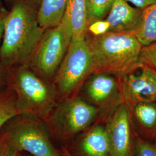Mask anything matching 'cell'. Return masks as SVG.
I'll use <instances>...</instances> for the list:
<instances>
[{
  "label": "cell",
  "instance_id": "obj_1",
  "mask_svg": "<svg viewBox=\"0 0 156 156\" xmlns=\"http://www.w3.org/2000/svg\"><path fill=\"white\" fill-rule=\"evenodd\" d=\"M6 16L0 46V63L9 69L27 64L44 30L38 22L41 0H6Z\"/></svg>",
  "mask_w": 156,
  "mask_h": 156
},
{
  "label": "cell",
  "instance_id": "obj_2",
  "mask_svg": "<svg viewBox=\"0 0 156 156\" xmlns=\"http://www.w3.org/2000/svg\"><path fill=\"white\" fill-rule=\"evenodd\" d=\"M93 59L92 74L104 73L120 78L137 66L143 46L133 33L108 31L99 36L87 34Z\"/></svg>",
  "mask_w": 156,
  "mask_h": 156
},
{
  "label": "cell",
  "instance_id": "obj_3",
  "mask_svg": "<svg viewBox=\"0 0 156 156\" xmlns=\"http://www.w3.org/2000/svg\"><path fill=\"white\" fill-rule=\"evenodd\" d=\"M8 73L18 115L32 114L46 122L58 101L53 82L39 76L28 64L11 68Z\"/></svg>",
  "mask_w": 156,
  "mask_h": 156
},
{
  "label": "cell",
  "instance_id": "obj_4",
  "mask_svg": "<svg viewBox=\"0 0 156 156\" xmlns=\"http://www.w3.org/2000/svg\"><path fill=\"white\" fill-rule=\"evenodd\" d=\"M6 145L19 153L33 156H63L54 145L45 121L32 114H19L4 124L0 131Z\"/></svg>",
  "mask_w": 156,
  "mask_h": 156
},
{
  "label": "cell",
  "instance_id": "obj_5",
  "mask_svg": "<svg viewBox=\"0 0 156 156\" xmlns=\"http://www.w3.org/2000/svg\"><path fill=\"white\" fill-rule=\"evenodd\" d=\"M98 117L97 108L78 95L58 101L45 123L52 139L67 146Z\"/></svg>",
  "mask_w": 156,
  "mask_h": 156
},
{
  "label": "cell",
  "instance_id": "obj_6",
  "mask_svg": "<svg viewBox=\"0 0 156 156\" xmlns=\"http://www.w3.org/2000/svg\"><path fill=\"white\" fill-rule=\"evenodd\" d=\"M92 69L91 52L86 38L71 39L53 79L58 101L79 95L84 82L92 74Z\"/></svg>",
  "mask_w": 156,
  "mask_h": 156
},
{
  "label": "cell",
  "instance_id": "obj_7",
  "mask_svg": "<svg viewBox=\"0 0 156 156\" xmlns=\"http://www.w3.org/2000/svg\"><path fill=\"white\" fill-rule=\"evenodd\" d=\"M71 38V27L62 18L58 25L45 30L27 64L39 76L53 82Z\"/></svg>",
  "mask_w": 156,
  "mask_h": 156
},
{
  "label": "cell",
  "instance_id": "obj_8",
  "mask_svg": "<svg viewBox=\"0 0 156 156\" xmlns=\"http://www.w3.org/2000/svg\"><path fill=\"white\" fill-rule=\"evenodd\" d=\"M79 95L95 106L99 112L97 122H105L122 102L119 80L111 74H91L84 82Z\"/></svg>",
  "mask_w": 156,
  "mask_h": 156
},
{
  "label": "cell",
  "instance_id": "obj_9",
  "mask_svg": "<svg viewBox=\"0 0 156 156\" xmlns=\"http://www.w3.org/2000/svg\"><path fill=\"white\" fill-rule=\"evenodd\" d=\"M119 80L122 102L132 108L140 102H156V71L137 65Z\"/></svg>",
  "mask_w": 156,
  "mask_h": 156
},
{
  "label": "cell",
  "instance_id": "obj_10",
  "mask_svg": "<svg viewBox=\"0 0 156 156\" xmlns=\"http://www.w3.org/2000/svg\"><path fill=\"white\" fill-rule=\"evenodd\" d=\"M109 156H135L134 129L127 105L122 103L105 121Z\"/></svg>",
  "mask_w": 156,
  "mask_h": 156
},
{
  "label": "cell",
  "instance_id": "obj_11",
  "mask_svg": "<svg viewBox=\"0 0 156 156\" xmlns=\"http://www.w3.org/2000/svg\"><path fill=\"white\" fill-rule=\"evenodd\" d=\"M96 122L66 146L72 156H109L105 125Z\"/></svg>",
  "mask_w": 156,
  "mask_h": 156
},
{
  "label": "cell",
  "instance_id": "obj_12",
  "mask_svg": "<svg viewBox=\"0 0 156 156\" xmlns=\"http://www.w3.org/2000/svg\"><path fill=\"white\" fill-rule=\"evenodd\" d=\"M142 9L133 6L126 0H113L106 16L109 31L133 33L140 22Z\"/></svg>",
  "mask_w": 156,
  "mask_h": 156
},
{
  "label": "cell",
  "instance_id": "obj_13",
  "mask_svg": "<svg viewBox=\"0 0 156 156\" xmlns=\"http://www.w3.org/2000/svg\"><path fill=\"white\" fill-rule=\"evenodd\" d=\"M129 110L135 132L153 142L156 138V102H140Z\"/></svg>",
  "mask_w": 156,
  "mask_h": 156
},
{
  "label": "cell",
  "instance_id": "obj_14",
  "mask_svg": "<svg viewBox=\"0 0 156 156\" xmlns=\"http://www.w3.org/2000/svg\"><path fill=\"white\" fill-rule=\"evenodd\" d=\"M62 18L71 27V39L86 38L87 29L86 0H69Z\"/></svg>",
  "mask_w": 156,
  "mask_h": 156
},
{
  "label": "cell",
  "instance_id": "obj_15",
  "mask_svg": "<svg viewBox=\"0 0 156 156\" xmlns=\"http://www.w3.org/2000/svg\"><path fill=\"white\" fill-rule=\"evenodd\" d=\"M69 0H41L38 22L44 30L55 27L62 22Z\"/></svg>",
  "mask_w": 156,
  "mask_h": 156
},
{
  "label": "cell",
  "instance_id": "obj_16",
  "mask_svg": "<svg viewBox=\"0 0 156 156\" xmlns=\"http://www.w3.org/2000/svg\"><path fill=\"white\" fill-rule=\"evenodd\" d=\"M133 33L143 46L156 42V0L142 9L140 22Z\"/></svg>",
  "mask_w": 156,
  "mask_h": 156
},
{
  "label": "cell",
  "instance_id": "obj_17",
  "mask_svg": "<svg viewBox=\"0 0 156 156\" xmlns=\"http://www.w3.org/2000/svg\"><path fill=\"white\" fill-rule=\"evenodd\" d=\"M18 115L16 106V95L11 87L0 93V131L4 124Z\"/></svg>",
  "mask_w": 156,
  "mask_h": 156
},
{
  "label": "cell",
  "instance_id": "obj_18",
  "mask_svg": "<svg viewBox=\"0 0 156 156\" xmlns=\"http://www.w3.org/2000/svg\"><path fill=\"white\" fill-rule=\"evenodd\" d=\"M113 0H86L87 26L93 22L104 19L111 8Z\"/></svg>",
  "mask_w": 156,
  "mask_h": 156
},
{
  "label": "cell",
  "instance_id": "obj_19",
  "mask_svg": "<svg viewBox=\"0 0 156 156\" xmlns=\"http://www.w3.org/2000/svg\"><path fill=\"white\" fill-rule=\"evenodd\" d=\"M135 156H156V144L140 136L135 132L134 138Z\"/></svg>",
  "mask_w": 156,
  "mask_h": 156
},
{
  "label": "cell",
  "instance_id": "obj_20",
  "mask_svg": "<svg viewBox=\"0 0 156 156\" xmlns=\"http://www.w3.org/2000/svg\"><path fill=\"white\" fill-rule=\"evenodd\" d=\"M144 65L156 71V42L143 46L137 65Z\"/></svg>",
  "mask_w": 156,
  "mask_h": 156
},
{
  "label": "cell",
  "instance_id": "obj_21",
  "mask_svg": "<svg viewBox=\"0 0 156 156\" xmlns=\"http://www.w3.org/2000/svg\"><path fill=\"white\" fill-rule=\"evenodd\" d=\"M109 24L106 19L97 20L88 25L87 34L93 36L101 35L109 31Z\"/></svg>",
  "mask_w": 156,
  "mask_h": 156
},
{
  "label": "cell",
  "instance_id": "obj_22",
  "mask_svg": "<svg viewBox=\"0 0 156 156\" xmlns=\"http://www.w3.org/2000/svg\"><path fill=\"white\" fill-rule=\"evenodd\" d=\"M9 73L8 69L0 63V93L8 86Z\"/></svg>",
  "mask_w": 156,
  "mask_h": 156
},
{
  "label": "cell",
  "instance_id": "obj_23",
  "mask_svg": "<svg viewBox=\"0 0 156 156\" xmlns=\"http://www.w3.org/2000/svg\"><path fill=\"white\" fill-rule=\"evenodd\" d=\"M129 3L133 4L134 6L143 9L150 5L155 0H126Z\"/></svg>",
  "mask_w": 156,
  "mask_h": 156
},
{
  "label": "cell",
  "instance_id": "obj_24",
  "mask_svg": "<svg viewBox=\"0 0 156 156\" xmlns=\"http://www.w3.org/2000/svg\"><path fill=\"white\" fill-rule=\"evenodd\" d=\"M7 13H8V11L6 10L4 8L0 11V46L1 45L2 37H3L5 20Z\"/></svg>",
  "mask_w": 156,
  "mask_h": 156
},
{
  "label": "cell",
  "instance_id": "obj_25",
  "mask_svg": "<svg viewBox=\"0 0 156 156\" xmlns=\"http://www.w3.org/2000/svg\"><path fill=\"white\" fill-rule=\"evenodd\" d=\"M20 153L7 145H5L4 149L0 154V156H19Z\"/></svg>",
  "mask_w": 156,
  "mask_h": 156
},
{
  "label": "cell",
  "instance_id": "obj_26",
  "mask_svg": "<svg viewBox=\"0 0 156 156\" xmlns=\"http://www.w3.org/2000/svg\"><path fill=\"white\" fill-rule=\"evenodd\" d=\"M5 145V139L2 135H0V154L1 153L2 151L4 149Z\"/></svg>",
  "mask_w": 156,
  "mask_h": 156
},
{
  "label": "cell",
  "instance_id": "obj_27",
  "mask_svg": "<svg viewBox=\"0 0 156 156\" xmlns=\"http://www.w3.org/2000/svg\"><path fill=\"white\" fill-rule=\"evenodd\" d=\"M61 151H62V154L63 155V156H72L70 154L68 151L67 150L66 146H62Z\"/></svg>",
  "mask_w": 156,
  "mask_h": 156
},
{
  "label": "cell",
  "instance_id": "obj_28",
  "mask_svg": "<svg viewBox=\"0 0 156 156\" xmlns=\"http://www.w3.org/2000/svg\"><path fill=\"white\" fill-rule=\"evenodd\" d=\"M4 8V7L2 6V2H1V1H0V11L2 9Z\"/></svg>",
  "mask_w": 156,
  "mask_h": 156
},
{
  "label": "cell",
  "instance_id": "obj_29",
  "mask_svg": "<svg viewBox=\"0 0 156 156\" xmlns=\"http://www.w3.org/2000/svg\"><path fill=\"white\" fill-rule=\"evenodd\" d=\"M19 156H24V155H23V154H21V153H20V154H19Z\"/></svg>",
  "mask_w": 156,
  "mask_h": 156
},
{
  "label": "cell",
  "instance_id": "obj_30",
  "mask_svg": "<svg viewBox=\"0 0 156 156\" xmlns=\"http://www.w3.org/2000/svg\"><path fill=\"white\" fill-rule=\"evenodd\" d=\"M154 142V144H156V139H155V140H154V142Z\"/></svg>",
  "mask_w": 156,
  "mask_h": 156
}]
</instances>
